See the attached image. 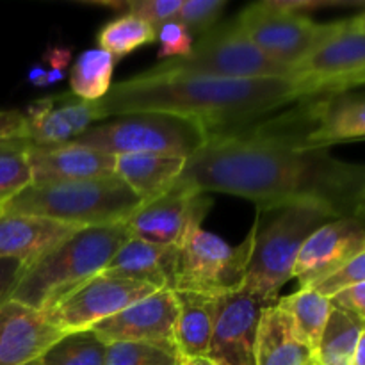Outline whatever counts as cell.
<instances>
[{
	"label": "cell",
	"mask_w": 365,
	"mask_h": 365,
	"mask_svg": "<svg viewBox=\"0 0 365 365\" xmlns=\"http://www.w3.org/2000/svg\"><path fill=\"white\" fill-rule=\"evenodd\" d=\"M177 182L252 200L259 214L317 202L349 217L365 189V166L334 159L328 148H294L235 128L210 135L185 160Z\"/></svg>",
	"instance_id": "cell-1"
},
{
	"label": "cell",
	"mask_w": 365,
	"mask_h": 365,
	"mask_svg": "<svg viewBox=\"0 0 365 365\" xmlns=\"http://www.w3.org/2000/svg\"><path fill=\"white\" fill-rule=\"evenodd\" d=\"M302 102L292 78H223L185 73H143L110 86L100 100L103 120L135 113H164L198 121L207 139L245 127L266 114Z\"/></svg>",
	"instance_id": "cell-2"
},
{
	"label": "cell",
	"mask_w": 365,
	"mask_h": 365,
	"mask_svg": "<svg viewBox=\"0 0 365 365\" xmlns=\"http://www.w3.org/2000/svg\"><path fill=\"white\" fill-rule=\"evenodd\" d=\"M130 237L127 225L88 227L27 267L11 299L46 314L71 292L103 273Z\"/></svg>",
	"instance_id": "cell-3"
},
{
	"label": "cell",
	"mask_w": 365,
	"mask_h": 365,
	"mask_svg": "<svg viewBox=\"0 0 365 365\" xmlns=\"http://www.w3.org/2000/svg\"><path fill=\"white\" fill-rule=\"evenodd\" d=\"M141 200L116 173L56 184H31L18 192L0 212L48 217L77 227L123 223Z\"/></svg>",
	"instance_id": "cell-4"
},
{
	"label": "cell",
	"mask_w": 365,
	"mask_h": 365,
	"mask_svg": "<svg viewBox=\"0 0 365 365\" xmlns=\"http://www.w3.org/2000/svg\"><path fill=\"white\" fill-rule=\"evenodd\" d=\"M260 227L257 216L255 241L242 287L266 303L274 305L280 299V289L292 278L296 259L307 239L339 216L324 203L299 202L280 207Z\"/></svg>",
	"instance_id": "cell-5"
},
{
	"label": "cell",
	"mask_w": 365,
	"mask_h": 365,
	"mask_svg": "<svg viewBox=\"0 0 365 365\" xmlns=\"http://www.w3.org/2000/svg\"><path fill=\"white\" fill-rule=\"evenodd\" d=\"M109 155H168L189 159L203 148L207 132L198 121L164 113H135L95 123L73 139Z\"/></svg>",
	"instance_id": "cell-6"
},
{
	"label": "cell",
	"mask_w": 365,
	"mask_h": 365,
	"mask_svg": "<svg viewBox=\"0 0 365 365\" xmlns=\"http://www.w3.org/2000/svg\"><path fill=\"white\" fill-rule=\"evenodd\" d=\"M148 71L223 78H291V71L287 68L267 59L257 48L237 18L227 24H217L207 34L200 36L187 57L160 61Z\"/></svg>",
	"instance_id": "cell-7"
},
{
	"label": "cell",
	"mask_w": 365,
	"mask_h": 365,
	"mask_svg": "<svg viewBox=\"0 0 365 365\" xmlns=\"http://www.w3.org/2000/svg\"><path fill=\"white\" fill-rule=\"evenodd\" d=\"M257 220L239 246L228 245L216 234L195 228L178 248L173 291L227 294L242 289L255 241Z\"/></svg>",
	"instance_id": "cell-8"
},
{
	"label": "cell",
	"mask_w": 365,
	"mask_h": 365,
	"mask_svg": "<svg viewBox=\"0 0 365 365\" xmlns=\"http://www.w3.org/2000/svg\"><path fill=\"white\" fill-rule=\"evenodd\" d=\"M237 21L267 59L289 71L294 70L342 27V20L317 24L307 14L278 9L271 0L246 6L239 13Z\"/></svg>",
	"instance_id": "cell-9"
},
{
	"label": "cell",
	"mask_w": 365,
	"mask_h": 365,
	"mask_svg": "<svg viewBox=\"0 0 365 365\" xmlns=\"http://www.w3.org/2000/svg\"><path fill=\"white\" fill-rule=\"evenodd\" d=\"M269 130L282 143L302 150L365 139V98L330 95L302 100L291 113L271 118Z\"/></svg>",
	"instance_id": "cell-10"
},
{
	"label": "cell",
	"mask_w": 365,
	"mask_h": 365,
	"mask_svg": "<svg viewBox=\"0 0 365 365\" xmlns=\"http://www.w3.org/2000/svg\"><path fill=\"white\" fill-rule=\"evenodd\" d=\"M303 100L342 95L365 86V29L356 18L342 20V27L291 71Z\"/></svg>",
	"instance_id": "cell-11"
},
{
	"label": "cell",
	"mask_w": 365,
	"mask_h": 365,
	"mask_svg": "<svg viewBox=\"0 0 365 365\" xmlns=\"http://www.w3.org/2000/svg\"><path fill=\"white\" fill-rule=\"evenodd\" d=\"M155 291L157 289L143 282L100 273L45 316L63 334L91 330L95 324L123 312Z\"/></svg>",
	"instance_id": "cell-12"
},
{
	"label": "cell",
	"mask_w": 365,
	"mask_h": 365,
	"mask_svg": "<svg viewBox=\"0 0 365 365\" xmlns=\"http://www.w3.org/2000/svg\"><path fill=\"white\" fill-rule=\"evenodd\" d=\"M212 202L205 192L177 182L159 198L141 203L125 225L134 237L157 246L180 248L185 237L202 227Z\"/></svg>",
	"instance_id": "cell-13"
},
{
	"label": "cell",
	"mask_w": 365,
	"mask_h": 365,
	"mask_svg": "<svg viewBox=\"0 0 365 365\" xmlns=\"http://www.w3.org/2000/svg\"><path fill=\"white\" fill-rule=\"evenodd\" d=\"M264 309L266 303L245 287L221 294L207 356L217 365H257V334Z\"/></svg>",
	"instance_id": "cell-14"
},
{
	"label": "cell",
	"mask_w": 365,
	"mask_h": 365,
	"mask_svg": "<svg viewBox=\"0 0 365 365\" xmlns=\"http://www.w3.org/2000/svg\"><path fill=\"white\" fill-rule=\"evenodd\" d=\"M365 248V227L355 217H337L317 228L302 246L292 278L316 289Z\"/></svg>",
	"instance_id": "cell-15"
},
{
	"label": "cell",
	"mask_w": 365,
	"mask_h": 365,
	"mask_svg": "<svg viewBox=\"0 0 365 365\" xmlns=\"http://www.w3.org/2000/svg\"><path fill=\"white\" fill-rule=\"evenodd\" d=\"M178 307L173 291H155L123 312L95 324L107 344L113 342H157L175 344ZM177 346V344H175Z\"/></svg>",
	"instance_id": "cell-16"
},
{
	"label": "cell",
	"mask_w": 365,
	"mask_h": 365,
	"mask_svg": "<svg viewBox=\"0 0 365 365\" xmlns=\"http://www.w3.org/2000/svg\"><path fill=\"white\" fill-rule=\"evenodd\" d=\"M27 141L31 145H63L103 120L98 102H86L70 93L46 96L27 107Z\"/></svg>",
	"instance_id": "cell-17"
},
{
	"label": "cell",
	"mask_w": 365,
	"mask_h": 365,
	"mask_svg": "<svg viewBox=\"0 0 365 365\" xmlns=\"http://www.w3.org/2000/svg\"><path fill=\"white\" fill-rule=\"evenodd\" d=\"M27 163L32 184L88 180L114 173L116 157L77 143L63 145H27Z\"/></svg>",
	"instance_id": "cell-18"
},
{
	"label": "cell",
	"mask_w": 365,
	"mask_h": 365,
	"mask_svg": "<svg viewBox=\"0 0 365 365\" xmlns=\"http://www.w3.org/2000/svg\"><path fill=\"white\" fill-rule=\"evenodd\" d=\"M45 314L9 299L0 307V365H25L63 337Z\"/></svg>",
	"instance_id": "cell-19"
},
{
	"label": "cell",
	"mask_w": 365,
	"mask_h": 365,
	"mask_svg": "<svg viewBox=\"0 0 365 365\" xmlns=\"http://www.w3.org/2000/svg\"><path fill=\"white\" fill-rule=\"evenodd\" d=\"M81 230L77 225L48 217L0 212V259H18L32 266Z\"/></svg>",
	"instance_id": "cell-20"
},
{
	"label": "cell",
	"mask_w": 365,
	"mask_h": 365,
	"mask_svg": "<svg viewBox=\"0 0 365 365\" xmlns=\"http://www.w3.org/2000/svg\"><path fill=\"white\" fill-rule=\"evenodd\" d=\"M178 248H166L130 235L103 273L143 282L157 291H173Z\"/></svg>",
	"instance_id": "cell-21"
},
{
	"label": "cell",
	"mask_w": 365,
	"mask_h": 365,
	"mask_svg": "<svg viewBox=\"0 0 365 365\" xmlns=\"http://www.w3.org/2000/svg\"><path fill=\"white\" fill-rule=\"evenodd\" d=\"M257 365H316V355L296 335L284 307L264 309L257 334Z\"/></svg>",
	"instance_id": "cell-22"
},
{
	"label": "cell",
	"mask_w": 365,
	"mask_h": 365,
	"mask_svg": "<svg viewBox=\"0 0 365 365\" xmlns=\"http://www.w3.org/2000/svg\"><path fill=\"white\" fill-rule=\"evenodd\" d=\"M178 307L175 344L182 356H207L217 317L220 296L173 291Z\"/></svg>",
	"instance_id": "cell-23"
},
{
	"label": "cell",
	"mask_w": 365,
	"mask_h": 365,
	"mask_svg": "<svg viewBox=\"0 0 365 365\" xmlns=\"http://www.w3.org/2000/svg\"><path fill=\"white\" fill-rule=\"evenodd\" d=\"M185 160L168 155H118L114 173L132 189L141 203H146L177 184Z\"/></svg>",
	"instance_id": "cell-24"
},
{
	"label": "cell",
	"mask_w": 365,
	"mask_h": 365,
	"mask_svg": "<svg viewBox=\"0 0 365 365\" xmlns=\"http://www.w3.org/2000/svg\"><path fill=\"white\" fill-rule=\"evenodd\" d=\"M278 305L284 307L289 314L299 341L316 355L328 317L334 309L330 298L317 292L316 289H299L294 294L278 299Z\"/></svg>",
	"instance_id": "cell-25"
},
{
	"label": "cell",
	"mask_w": 365,
	"mask_h": 365,
	"mask_svg": "<svg viewBox=\"0 0 365 365\" xmlns=\"http://www.w3.org/2000/svg\"><path fill=\"white\" fill-rule=\"evenodd\" d=\"M114 57L102 48L84 50L70 73L71 95L86 102H98L113 86Z\"/></svg>",
	"instance_id": "cell-26"
},
{
	"label": "cell",
	"mask_w": 365,
	"mask_h": 365,
	"mask_svg": "<svg viewBox=\"0 0 365 365\" xmlns=\"http://www.w3.org/2000/svg\"><path fill=\"white\" fill-rule=\"evenodd\" d=\"M364 323L339 309H331L316 349V365H351Z\"/></svg>",
	"instance_id": "cell-27"
},
{
	"label": "cell",
	"mask_w": 365,
	"mask_h": 365,
	"mask_svg": "<svg viewBox=\"0 0 365 365\" xmlns=\"http://www.w3.org/2000/svg\"><path fill=\"white\" fill-rule=\"evenodd\" d=\"M107 342L95 330L64 334L41 356V365H103Z\"/></svg>",
	"instance_id": "cell-28"
},
{
	"label": "cell",
	"mask_w": 365,
	"mask_h": 365,
	"mask_svg": "<svg viewBox=\"0 0 365 365\" xmlns=\"http://www.w3.org/2000/svg\"><path fill=\"white\" fill-rule=\"evenodd\" d=\"M153 41H157L155 29L132 14H123V16L109 21L98 32L100 48L109 52L114 59L127 56L139 46H145Z\"/></svg>",
	"instance_id": "cell-29"
},
{
	"label": "cell",
	"mask_w": 365,
	"mask_h": 365,
	"mask_svg": "<svg viewBox=\"0 0 365 365\" xmlns=\"http://www.w3.org/2000/svg\"><path fill=\"white\" fill-rule=\"evenodd\" d=\"M29 141H0V210L18 192L32 184V173L27 163Z\"/></svg>",
	"instance_id": "cell-30"
},
{
	"label": "cell",
	"mask_w": 365,
	"mask_h": 365,
	"mask_svg": "<svg viewBox=\"0 0 365 365\" xmlns=\"http://www.w3.org/2000/svg\"><path fill=\"white\" fill-rule=\"evenodd\" d=\"M175 344L157 342H113L107 344L103 365H180Z\"/></svg>",
	"instance_id": "cell-31"
},
{
	"label": "cell",
	"mask_w": 365,
	"mask_h": 365,
	"mask_svg": "<svg viewBox=\"0 0 365 365\" xmlns=\"http://www.w3.org/2000/svg\"><path fill=\"white\" fill-rule=\"evenodd\" d=\"M227 7V0H184L175 21L184 25L191 36H203L214 29Z\"/></svg>",
	"instance_id": "cell-32"
},
{
	"label": "cell",
	"mask_w": 365,
	"mask_h": 365,
	"mask_svg": "<svg viewBox=\"0 0 365 365\" xmlns=\"http://www.w3.org/2000/svg\"><path fill=\"white\" fill-rule=\"evenodd\" d=\"M157 41L160 43V48L157 52V57L160 61L187 57L192 52V45H195L187 29L175 20L166 21L157 29Z\"/></svg>",
	"instance_id": "cell-33"
},
{
	"label": "cell",
	"mask_w": 365,
	"mask_h": 365,
	"mask_svg": "<svg viewBox=\"0 0 365 365\" xmlns=\"http://www.w3.org/2000/svg\"><path fill=\"white\" fill-rule=\"evenodd\" d=\"M184 0H132L127 2V14L146 21L150 27L157 29L166 21L175 20Z\"/></svg>",
	"instance_id": "cell-34"
},
{
	"label": "cell",
	"mask_w": 365,
	"mask_h": 365,
	"mask_svg": "<svg viewBox=\"0 0 365 365\" xmlns=\"http://www.w3.org/2000/svg\"><path fill=\"white\" fill-rule=\"evenodd\" d=\"M362 282H365V248L359 255L353 257L344 267H341L337 273H334L330 278L321 282L316 287V291L327 296V298H331L335 292L342 291V289L349 287V285L362 284Z\"/></svg>",
	"instance_id": "cell-35"
},
{
	"label": "cell",
	"mask_w": 365,
	"mask_h": 365,
	"mask_svg": "<svg viewBox=\"0 0 365 365\" xmlns=\"http://www.w3.org/2000/svg\"><path fill=\"white\" fill-rule=\"evenodd\" d=\"M330 302L334 309L342 310L365 324V282L335 292Z\"/></svg>",
	"instance_id": "cell-36"
},
{
	"label": "cell",
	"mask_w": 365,
	"mask_h": 365,
	"mask_svg": "<svg viewBox=\"0 0 365 365\" xmlns=\"http://www.w3.org/2000/svg\"><path fill=\"white\" fill-rule=\"evenodd\" d=\"M27 267L24 260L0 259V307L9 302Z\"/></svg>",
	"instance_id": "cell-37"
},
{
	"label": "cell",
	"mask_w": 365,
	"mask_h": 365,
	"mask_svg": "<svg viewBox=\"0 0 365 365\" xmlns=\"http://www.w3.org/2000/svg\"><path fill=\"white\" fill-rule=\"evenodd\" d=\"M43 61L50 66V70L64 71L71 61V50L64 46H48L43 53Z\"/></svg>",
	"instance_id": "cell-38"
},
{
	"label": "cell",
	"mask_w": 365,
	"mask_h": 365,
	"mask_svg": "<svg viewBox=\"0 0 365 365\" xmlns=\"http://www.w3.org/2000/svg\"><path fill=\"white\" fill-rule=\"evenodd\" d=\"M27 81L36 88H46V70L39 64L32 66L27 73Z\"/></svg>",
	"instance_id": "cell-39"
},
{
	"label": "cell",
	"mask_w": 365,
	"mask_h": 365,
	"mask_svg": "<svg viewBox=\"0 0 365 365\" xmlns=\"http://www.w3.org/2000/svg\"><path fill=\"white\" fill-rule=\"evenodd\" d=\"M351 365H365V328L362 330V334H360L359 344H356V349H355V355H353Z\"/></svg>",
	"instance_id": "cell-40"
},
{
	"label": "cell",
	"mask_w": 365,
	"mask_h": 365,
	"mask_svg": "<svg viewBox=\"0 0 365 365\" xmlns=\"http://www.w3.org/2000/svg\"><path fill=\"white\" fill-rule=\"evenodd\" d=\"M180 365H217L209 356H182Z\"/></svg>",
	"instance_id": "cell-41"
},
{
	"label": "cell",
	"mask_w": 365,
	"mask_h": 365,
	"mask_svg": "<svg viewBox=\"0 0 365 365\" xmlns=\"http://www.w3.org/2000/svg\"><path fill=\"white\" fill-rule=\"evenodd\" d=\"M351 217H355V220H359L360 223H362L364 227H365V189H364L362 196H360L359 203H356L355 212H353V216H351Z\"/></svg>",
	"instance_id": "cell-42"
},
{
	"label": "cell",
	"mask_w": 365,
	"mask_h": 365,
	"mask_svg": "<svg viewBox=\"0 0 365 365\" xmlns=\"http://www.w3.org/2000/svg\"><path fill=\"white\" fill-rule=\"evenodd\" d=\"M66 78V73L61 70H46V86L57 84V82L64 81Z\"/></svg>",
	"instance_id": "cell-43"
},
{
	"label": "cell",
	"mask_w": 365,
	"mask_h": 365,
	"mask_svg": "<svg viewBox=\"0 0 365 365\" xmlns=\"http://www.w3.org/2000/svg\"><path fill=\"white\" fill-rule=\"evenodd\" d=\"M356 18V21H359V25L362 29H365V13H362V14H359V16H355Z\"/></svg>",
	"instance_id": "cell-44"
},
{
	"label": "cell",
	"mask_w": 365,
	"mask_h": 365,
	"mask_svg": "<svg viewBox=\"0 0 365 365\" xmlns=\"http://www.w3.org/2000/svg\"><path fill=\"white\" fill-rule=\"evenodd\" d=\"M25 365H41V362H39V359H36V360H32V362H29Z\"/></svg>",
	"instance_id": "cell-45"
}]
</instances>
